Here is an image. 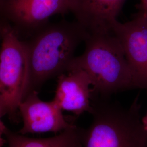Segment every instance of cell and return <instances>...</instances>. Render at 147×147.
<instances>
[{
    "label": "cell",
    "instance_id": "15",
    "mask_svg": "<svg viewBox=\"0 0 147 147\" xmlns=\"http://www.w3.org/2000/svg\"><path fill=\"white\" fill-rule=\"evenodd\" d=\"M4 1H5V0H0V10H1V9L2 6L3 4Z\"/></svg>",
    "mask_w": 147,
    "mask_h": 147
},
{
    "label": "cell",
    "instance_id": "6",
    "mask_svg": "<svg viewBox=\"0 0 147 147\" xmlns=\"http://www.w3.org/2000/svg\"><path fill=\"white\" fill-rule=\"evenodd\" d=\"M112 31L123 47L135 88L147 91V15L138 11L125 23L117 21Z\"/></svg>",
    "mask_w": 147,
    "mask_h": 147
},
{
    "label": "cell",
    "instance_id": "7",
    "mask_svg": "<svg viewBox=\"0 0 147 147\" xmlns=\"http://www.w3.org/2000/svg\"><path fill=\"white\" fill-rule=\"evenodd\" d=\"M53 99L41 100L38 92L33 90L27 95L19 106L23 126L19 131L22 135L53 132L58 134L75 126V117L69 119Z\"/></svg>",
    "mask_w": 147,
    "mask_h": 147
},
{
    "label": "cell",
    "instance_id": "4",
    "mask_svg": "<svg viewBox=\"0 0 147 147\" xmlns=\"http://www.w3.org/2000/svg\"><path fill=\"white\" fill-rule=\"evenodd\" d=\"M28 77L25 43L3 21L0 52V106L5 115L12 119H16L19 106L27 94Z\"/></svg>",
    "mask_w": 147,
    "mask_h": 147
},
{
    "label": "cell",
    "instance_id": "9",
    "mask_svg": "<svg viewBox=\"0 0 147 147\" xmlns=\"http://www.w3.org/2000/svg\"><path fill=\"white\" fill-rule=\"evenodd\" d=\"M126 0H71L70 11L89 33L112 32Z\"/></svg>",
    "mask_w": 147,
    "mask_h": 147
},
{
    "label": "cell",
    "instance_id": "14",
    "mask_svg": "<svg viewBox=\"0 0 147 147\" xmlns=\"http://www.w3.org/2000/svg\"><path fill=\"white\" fill-rule=\"evenodd\" d=\"M3 21L0 19V52L1 48V42H2V28H3Z\"/></svg>",
    "mask_w": 147,
    "mask_h": 147
},
{
    "label": "cell",
    "instance_id": "2",
    "mask_svg": "<svg viewBox=\"0 0 147 147\" xmlns=\"http://www.w3.org/2000/svg\"><path fill=\"white\" fill-rule=\"evenodd\" d=\"M84 42V53L74 58L67 71L84 70L91 80L92 93L102 97L135 88L123 47L112 32L89 33Z\"/></svg>",
    "mask_w": 147,
    "mask_h": 147
},
{
    "label": "cell",
    "instance_id": "1",
    "mask_svg": "<svg viewBox=\"0 0 147 147\" xmlns=\"http://www.w3.org/2000/svg\"><path fill=\"white\" fill-rule=\"evenodd\" d=\"M88 34L78 21L62 20L48 22L24 40L29 67L27 95L38 91L47 80L66 73L76 48Z\"/></svg>",
    "mask_w": 147,
    "mask_h": 147
},
{
    "label": "cell",
    "instance_id": "10",
    "mask_svg": "<svg viewBox=\"0 0 147 147\" xmlns=\"http://www.w3.org/2000/svg\"><path fill=\"white\" fill-rule=\"evenodd\" d=\"M5 136L8 147H83L81 127L75 125L54 136L37 138L11 131L7 127Z\"/></svg>",
    "mask_w": 147,
    "mask_h": 147
},
{
    "label": "cell",
    "instance_id": "5",
    "mask_svg": "<svg viewBox=\"0 0 147 147\" xmlns=\"http://www.w3.org/2000/svg\"><path fill=\"white\" fill-rule=\"evenodd\" d=\"M71 0H5L0 19L16 34L30 37L49 22L51 16L70 11Z\"/></svg>",
    "mask_w": 147,
    "mask_h": 147
},
{
    "label": "cell",
    "instance_id": "11",
    "mask_svg": "<svg viewBox=\"0 0 147 147\" xmlns=\"http://www.w3.org/2000/svg\"><path fill=\"white\" fill-rule=\"evenodd\" d=\"M5 115L3 111V110L1 106H0V147H3L4 143L5 142V140L3 138V136L5 135V132L7 129V127L5 126V125L1 120V118Z\"/></svg>",
    "mask_w": 147,
    "mask_h": 147
},
{
    "label": "cell",
    "instance_id": "12",
    "mask_svg": "<svg viewBox=\"0 0 147 147\" xmlns=\"http://www.w3.org/2000/svg\"><path fill=\"white\" fill-rule=\"evenodd\" d=\"M139 11L147 15V0H141L140 3L137 6Z\"/></svg>",
    "mask_w": 147,
    "mask_h": 147
},
{
    "label": "cell",
    "instance_id": "8",
    "mask_svg": "<svg viewBox=\"0 0 147 147\" xmlns=\"http://www.w3.org/2000/svg\"><path fill=\"white\" fill-rule=\"evenodd\" d=\"M92 81L82 69H73L57 77L53 100L63 111L79 117L85 112L90 113L92 106Z\"/></svg>",
    "mask_w": 147,
    "mask_h": 147
},
{
    "label": "cell",
    "instance_id": "13",
    "mask_svg": "<svg viewBox=\"0 0 147 147\" xmlns=\"http://www.w3.org/2000/svg\"><path fill=\"white\" fill-rule=\"evenodd\" d=\"M142 123L144 130L147 133V113L146 116L142 118Z\"/></svg>",
    "mask_w": 147,
    "mask_h": 147
},
{
    "label": "cell",
    "instance_id": "3",
    "mask_svg": "<svg viewBox=\"0 0 147 147\" xmlns=\"http://www.w3.org/2000/svg\"><path fill=\"white\" fill-rule=\"evenodd\" d=\"M92 121L87 128H81L82 147H147L137 98L125 107L92 94Z\"/></svg>",
    "mask_w": 147,
    "mask_h": 147
}]
</instances>
